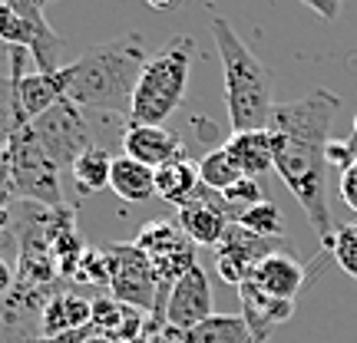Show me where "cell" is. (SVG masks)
Here are the masks:
<instances>
[{"mask_svg":"<svg viewBox=\"0 0 357 343\" xmlns=\"http://www.w3.org/2000/svg\"><path fill=\"white\" fill-rule=\"evenodd\" d=\"M146 40L142 33H123L86 50L73 63L56 70V83L63 99L77 102L79 109L123 113L129 119L132 93L146 70Z\"/></svg>","mask_w":357,"mask_h":343,"instance_id":"1","label":"cell"},{"mask_svg":"<svg viewBox=\"0 0 357 343\" xmlns=\"http://www.w3.org/2000/svg\"><path fill=\"white\" fill-rule=\"evenodd\" d=\"M212 40L225 77V106H229L231 132H252V129H268L271 113L278 102L271 99V73L255 53L248 50L235 26L225 17H212Z\"/></svg>","mask_w":357,"mask_h":343,"instance_id":"2","label":"cell"},{"mask_svg":"<svg viewBox=\"0 0 357 343\" xmlns=\"http://www.w3.org/2000/svg\"><path fill=\"white\" fill-rule=\"evenodd\" d=\"M192 53H195L192 37H172L146 63L132 93L126 126H166V119L178 109L189 86Z\"/></svg>","mask_w":357,"mask_h":343,"instance_id":"3","label":"cell"},{"mask_svg":"<svg viewBox=\"0 0 357 343\" xmlns=\"http://www.w3.org/2000/svg\"><path fill=\"white\" fill-rule=\"evenodd\" d=\"M275 136V172L284 182V189L294 195V202L301 205L307 215L311 228L318 231L321 241H328L334 234V218L328 208V159H324V145L301 139H288V136Z\"/></svg>","mask_w":357,"mask_h":343,"instance_id":"4","label":"cell"},{"mask_svg":"<svg viewBox=\"0 0 357 343\" xmlns=\"http://www.w3.org/2000/svg\"><path fill=\"white\" fill-rule=\"evenodd\" d=\"M13 172V191L17 198L33 202L40 208H63V189H60V166L53 162L47 149L40 145L33 126L17 129V136L7 145Z\"/></svg>","mask_w":357,"mask_h":343,"instance_id":"5","label":"cell"},{"mask_svg":"<svg viewBox=\"0 0 357 343\" xmlns=\"http://www.w3.org/2000/svg\"><path fill=\"white\" fill-rule=\"evenodd\" d=\"M106 287H109V297H116L119 304L136 307V310H155V301H159V278H155L149 257L142 255L136 244H109L106 251Z\"/></svg>","mask_w":357,"mask_h":343,"instance_id":"6","label":"cell"},{"mask_svg":"<svg viewBox=\"0 0 357 343\" xmlns=\"http://www.w3.org/2000/svg\"><path fill=\"white\" fill-rule=\"evenodd\" d=\"M337 109H341V96H334L328 89H314V93H307L294 102H278L268 129L278 132V136H288V139L328 145Z\"/></svg>","mask_w":357,"mask_h":343,"instance_id":"7","label":"cell"},{"mask_svg":"<svg viewBox=\"0 0 357 343\" xmlns=\"http://www.w3.org/2000/svg\"><path fill=\"white\" fill-rule=\"evenodd\" d=\"M132 244L149 257L155 278H159V287H169V291L185 271L199 264L195 261V244L189 241V234L178 228L176 221H162V218L159 221H146L136 231Z\"/></svg>","mask_w":357,"mask_h":343,"instance_id":"8","label":"cell"},{"mask_svg":"<svg viewBox=\"0 0 357 343\" xmlns=\"http://www.w3.org/2000/svg\"><path fill=\"white\" fill-rule=\"evenodd\" d=\"M30 126L37 132L40 145L47 149V155L60 166V172L73 168L79 155L93 149V132H89L86 119H83V109L70 99H60L53 109H47L40 119H33Z\"/></svg>","mask_w":357,"mask_h":343,"instance_id":"9","label":"cell"},{"mask_svg":"<svg viewBox=\"0 0 357 343\" xmlns=\"http://www.w3.org/2000/svg\"><path fill=\"white\" fill-rule=\"evenodd\" d=\"M235 218L238 215L222 198V191L202 189L189 205L178 208V228L189 234V241L195 248H218V241L225 238V231L235 225Z\"/></svg>","mask_w":357,"mask_h":343,"instance_id":"10","label":"cell"},{"mask_svg":"<svg viewBox=\"0 0 357 343\" xmlns=\"http://www.w3.org/2000/svg\"><path fill=\"white\" fill-rule=\"evenodd\" d=\"M0 47H7V50H26L40 73H56L60 70L56 53L63 50V40L56 37L53 30L50 33L37 30L24 13H17L7 3H0Z\"/></svg>","mask_w":357,"mask_h":343,"instance_id":"11","label":"cell"},{"mask_svg":"<svg viewBox=\"0 0 357 343\" xmlns=\"http://www.w3.org/2000/svg\"><path fill=\"white\" fill-rule=\"evenodd\" d=\"M212 314H215L212 310V284H208V274L202 271V264H195L169 291L166 324L176 333H185L192 327H199L202 320H208Z\"/></svg>","mask_w":357,"mask_h":343,"instance_id":"12","label":"cell"},{"mask_svg":"<svg viewBox=\"0 0 357 343\" xmlns=\"http://www.w3.org/2000/svg\"><path fill=\"white\" fill-rule=\"evenodd\" d=\"M271 251H278V241H268V238H258L252 231H245L238 221L225 231V238L218 241L215 248V271L218 278L238 287L252 271L258 267L261 257H268Z\"/></svg>","mask_w":357,"mask_h":343,"instance_id":"13","label":"cell"},{"mask_svg":"<svg viewBox=\"0 0 357 343\" xmlns=\"http://www.w3.org/2000/svg\"><path fill=\"white\" fill-rule=\"evenodd\" d=\"M123 155L149 168H162L166 162L185 159V149L176 132H169L166 126H126L123 129Z\"/></svg>","mask_w":357,"mask_h":343,"instance_id":"14","label":"cell"},{"mask_svg":"<svg viewBox=\"0 0 357 343\" xmlns=\"http://www.w3.org/2000/svg\"><path fill=\"white\" fill-rule=\"evenodd\" d=\"M238 301H242V317L248 320V327L261 343H268V333L278 324H288L294 317V301H281L271 297L258 287L255 280H242L238 284Z\"/></svg>","mask_w":357,"mask_h":343,"instance_id":"15","label":"cell"},{"mask_svg":"<svg viewBox=\"0 0 357 343\" xmlns=\"http://www.w3.org/2000/svg\"><path fill=\"white\" fill-rule=\"evenodd\" d=\"M245 280H255L258 287L271 297H281V301H294L301 284H305V264L298 261L294 255L288 251H271L268 257L258 261V267L248 274Z\"/></svg>","mask_w":357,"mask_h":343,"instance_id":"16","label":"cell"},{"mask_svg":"<svg viewBox=\"0 0 357 343\" xmlns=\"http://www.w3.org/2000/svg\"><path fill=\"white\" fill-rule=\"evenodd\" d=\"M93 320V301H86L77 291H56L40 310V337L83 330Z\"/></svg>","mask_w":357,"mask_h":343,"instance_id":"17","label":"cell"},{"mask_svg":"<svg viewBox=\"0 0 357 343\" xmlns=\"http://www.w3.org/2000/svg\"><path fill=\"white\" fill-rule=\"evenodd\" d=\"M225 149L235 159V166L242 168V175H248V178H258V175H265L268 168H275V136H271V129L231 132Z\"/></svg>","mask_w":357,"mask_h":343,"instance_id":"18","label":"cell"},{"mask_svg":"<svg viewBox=\"0 0 357 343\" xmlns=\"http://www.w3.org/2000/svg\"><path fill=\"white\" fill-rule=\"evenodd\" d=\"M102 337H109L113 343H132L142 330V310L119 304L116 297H96L93 301V320H89Z\"/></svg>","mask_w":357,"mask_h":343,"instance_id":"19","label":"cell"},{"mask_svg":"<svg viewBox=\"0 0 357 343\" xmlns=\"http://www.w3.org/2000/svg\"><path fill=\"white\" fill-rule=\"evenodd\" d=\"M202 175H199V166L189 162V159H176V162H166L162 168H155V195L162 202L176 205H189L199 191H202Z\"/></svg>","mask_w":357,"mask_h":343,"instance_id":"20","label":"cell"},{"mask_svg":"<svg viewBox=\"0 0 357 343\" xmlns=\"http://www.w3.org/2000/svg\"><path fill=\"white\" fill-rule=\"evenodd\" d=\"M109 189L129 205H142L155 195V168L142 166L129 155L113 159V175H109Z\"/></svg>","mask_w":357,"mask_h":343,"instance_id":"21","label":"cell"},{"mask_svg":"<svg viewBox=\"0 0 357 343\" xmlns=\"http://www.w3.org/2000/svg\"><path fill=\"white\" fill-rule=\"evenodd\" d=\"M182 343H261L242 314H212L199 327L178 333Z\"/></svg>","mask_w":357,"mask_h":343,"instance_id":"22","label":"cell"},{"mask_svg":"<svg viewBox=\"0 0 357 343\" xmlns=\"http://www.w3.org/2000/svg\"><path fill=\"white\" fill-rule=\"evenodd\" d=\"M70 175H73V185H77L79 195H96V191L109 189L113 155L106 152V149H100V145H93V149H86V152L73 162Z\"/></svg>","mask_w":357,"mask_h":343,"instance_id":"23","label":"cell"},{"mask_svg":"<svg viewBox=\"0 0 357 343\" xmlns=\"http://www.w3.org/2000/svg\"><path fill=\"white\" fill-rule=\"evenodd\" d=\"M199 175H202V185L212 191H229L242 175V168L235 166V159L229 155L225 145H218L212 152L202 155V162H199Z\"/></svg>","mask_w":357,"mask_h":343,"instance_id":"24","label":"cell"},{"mask_svg":"<svg viewBox=\"0 0 357 343\" xmlns=\"http://www.w3.org/2000/svg\"><path fill=\"white\" fill-rule=\"evenodd\" d=\"M238 225L245 231H252L258 238H268V241H281V234H284V218H281V208L275 202H258L252 208H245L242 215H238Z\"/></svg>","mask_w":357,"mask_h":343,"instance_id":"25","label":"cell"},{"mask_svg":"<svg viewBox=\"0 0 357 343\" xmlns=\"http://www.w3.org/2000/svg\"><path fill=\"white\" fill-rule=\"evenodd\" d=\"M24 126H30V122L20 115L17 93H13V73L10 63H7V70H0V149H7L10 139L17 136V129Z\"/></svg>","mask_w":357,"mask_h":343,"instance_id":"26","label":"cell"},{"mask_svg":"<svg viewBox=\"0 0 357 343\" xmlns=\"http://www.w3.org/2000/svg\"><path fill=\"white\" fill-rule=\"evenodd\" d=\"M321 244L334 255L337 267L344 271L347 278L357 280V225H341V228H334L331 238L321 241Z\"/></svg>","mask_w":357,"mask_h":343,"instance_id":"27","label":"cell"},{"mask_svg":"<svg viewBox=\"0 0 357 343\" xmlns=\"http://www.w3.org/2000/svg\"><path fill=\"white\" fill-rule=\"evenodd\" d=\"M222 198L231 205V212L235 215H242L245 208H252V205H258V202H265V191H261V185H258V178H238L235 185H231L229 191H222ZM238 221V218H235Z\"/></svg>","mask_w":357,"mask_h":343,"instance_id":"28","label":"cell"},{"mask_svg":"<svg viewBox=\"0 0 357 343\" xmlns=\"http://www.w3.org/2000/svg\"><path fill=\"white\" fill-rule=\"evenodd\" d=\"M324 159H328V166L334 168H351L357 162V136L351 142L347 139H331L328 145H324Z\"/></svg>","mask_w":357,"mask_h":343,"instance_id":"29","label":"cell"},{"mask_svg":"<svg viewBox=\"0 0 357 343\" xmlns=\"http://www.w3.org/2000/svg\"><path fill=\"white\" fill-rule=\"evenodd\" d=\"M0 3H7V7H13L17 13H24L30 24L37 26V30H43V33H50L53 26L47 24V17H43V7H40L37 0H0Z\"/></svg>","mask_w":357,"mask_h":343,"instance_id":"30","label":"cell"},{"mask_svg":"<svg viewBox=\"0 0 357 343\" xmlns=\"http://www.w3.org/2000/svg\"><path fill=\"white\" fill-rule=\"evenodd\" d=\"M13 198H17V191H13L10 155H7V149H0V205H10Z\"/></svg>","mask_w":357,"mask_h":343,"instance_id":"31","label":"cell"},{"mask_svg":"<svg viewBox=\"0 0 357 343\" xmlns=\"http://www.w3.org/2000/svg\"><path fill=\"white\" fill-rule=\"evenodd\" d=\"M337 189H341V198L351 212H357V162L351 168L341 172V182H337Z\"/></svg>","mask_w":357,"mask_h":343,"instance_id":"32","label":"cell"},{"mask_svg":"<svg viewBox=\"0 0 357 343\" xmlns=\"http://www.w3.org/2000/svg\"><path fill=\"white\" fill-rule=\"evenodd\" d=\"M96 333V327L89 324V327H83V330H70V333H56V337H33L30 343H86L89 337Z\"/></svg>","mask_w":357,"mask_h":343,"instance_id":"33","label":"cell"},{"mask_svg":"<svg viewBox=\"0 0 357 343\" xmlns=\"http://www.w3.org/2000/svg\"><path fill=\"white\" fill-rule=\"evenodd\" d=\"M307 10H314L321 20H334L341 13V0H301Z\"/></svg>","mask_w":357,"mask_h":343,"instance_id":"34","label":"cell"},{"mask_svg":"<svg viewBox=\"0 0 357 343\" xmlns=\"http://www.w3.org/2000/svg\"><path fill=\"white\" fill-rule=\"evenodd\" d=\"M13 284H17V274H13L10 261H3V257H0V297H10Z\"/></svg>","mask_w":357,"mask_h":343,"instance_id":"35","label":"cell"},{"mask_svg":"<svg viewBox=\"0 0 357 343\" xmlns=\"http://www.w3.org/2000/svg\"><path fill=\"white\" fill-rule=\"evenodd\" d=\"M146 3H149L153 10H176L182 0H146Z\"/></svg>","mask_w":357,"mask_h":343,"instance_id":"36","label":"cell"},{"mask_svg":"<svg viewBox=\"0 0 357 343\" xmlns=\"http://www.w3.org/2000/svg\"><path fill=\"white\" fill-rule=\"evenodd\" d=\"M10 228V205H0V238Z\"/></svg>","mask_w":357,"mask_h":343,"instance_id":"37","label":"cell"},{"mask_svg":"<svg viewBox=\"0 0 357 343\" xmlns=\"http://www.w3.org/2000/svg\"><path fill=\"white\" fill-rule=\"evenodd\" d=\"M86 343H113V340H109V337H102V333L96 330V333H93V337H89V340H86Z\"/></svg>","mask_w":357,"mask_h":343,"instance_id":"38","label":"cell"},{"mask_svg":"<svg viewBox=\"0 0 357 343\" xmlns=\"http://www.w3.org/2000/svg\"><path fill=\"white\" fill-rule=\"evenodd\" d=\"M40 7H50V3H56V0H37Z\"/></svg>","mask_w":357,"mask_h":343,"instance_id":"39","label":"cell"},{"mask_svg":"<svg viewBox=\"0 0 357 343\" xmlns=\"http://www.w3.org/2000/svg\"><path fill=\"white\" fill-rule=\"evenodd\" d=\"M354 136H357V115H354Z\"/></svg>","mask_w":357,"mask_h":343,"instance_id":"40","label":"cell"}]
</instances>
